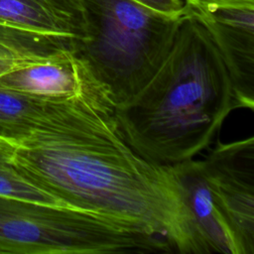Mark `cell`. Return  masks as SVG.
<instances>
[{
	"mask_svg": "<svg viewBox=\"0 0 254 254\" xmlns=\"http://www.w3.org/2000/svg\"><path fill=\"white\" fill-rule=\"evenodd\" d=\"M11 145L20 170L66 205L137 223L172 252L202 254L172 167L137 153L118 131L114 109L65 103Z\"/></svg>",
	"mask_w": 254,
	"mask_h": 254,
	"instance_id": "cell-1",
	"label": "cell"
},
{
	"mask_svg": "<svg viewBox=\"0 0 254 254\" xmlns=\"http://www.w3.org/2000/svg\"><path fill=\"white\" fill-rule=\"evenodd\" d=\"M241 108L233 77L209 33L184 13L163 64L134 96L115 107L114 118L137 153L171 166L200 154L226 117Z\"/></svg>",
	"mask_w": 254,
	"mask_h": 254,
	"instance_id": "cell-2",
	"label": "cell"
},
{
	"mask_svg": "<svg viewBox=\"0 0 254 254\" xmlns=\"http://www.w3.org/2000/svg\"><path fill=\"white\" fill-rule=\"evenodd\" d=\"M87 37L73 53L115 107L134 96L166 59L184 16H168L131 0H81Z\"/></svg>",
	"mask_w": 254,
	"mask_h": 254,
	"instance_id": "cell-3",
	"label": "cell"
},
{
	"mask_svg": "<svg viewBox=\"0 0 254 254\" xmlns=\"http://www.w3.org/2000/svg\"><path fill=\"white\" fill-rule=\"evenodd\" d=\"M119 243L120 226L107 215L0 195V253L110 254Z\"/></svg>",
	"mask_w": 254,
	"mask_h": 254,
	"instance_id": "cell-4",
	"label": "cell"
},
{
	"mask_svg": "<svg viewBox=\"0 0 254 254\" xmlns=\"http://www.w3.org/2000/svg\"><path fill=\"white\" fill-rule=\"evenodd\" d=\"M184 13L209 33L244 107H254V0H184Z\"/></svg>",
	"mask_w": 254,
	"mask_h": 254,
	"instance_id": "cell-5",
	"label": "cell"
},
{
	"mask_svg": "<svg viewBox=\"0 0 254 254\" xmlns=\"http://www.w3.org/2000/svg\"><path fill=\"white\" fill-rule=\"evenodd\" d=\"M214 196L245 254H254V138L217 143L201 160Z\"/></svg>",
	"mask_w": 254,
	"mask_h": 254,
	"instance_id": "cell-6",
	"label": "cell"
},
{
	"mask_svg": "<svg viewBox=\"0 0 254 254\" xmlns=\"http://www.w3.org/2000/svg\"><path fill=\"white\" fill-rule=\"evenodd\" d=\"M0 86L49 99L83 100L115 109L87 65L67 49L1 75Z\"/></svg>",
	"mask_w": 254,
	"mask_h": 254,
	"instance_id": "cell-7",
	"label": "cell"
},
{
	"mask_svg": "<svg viewBox=\"0 0 254 254\" xmlns=\"http://www.w3.org/2000/svg\"><path fill=\"white\" fill-rule=\"evenodd\" d=\"M171 167L202 254H245L233 226L214 196L201 160L190 159Z\"/></svg>",
	"mask_w": 254,
	"mask_h": 254,
	"instance_id": "cell-8",
	"label": "cell"
},
{
	"mask_svg": "<svg viewBox=\"0 0 254 254\" xmlns=\"http://www.w3.org/2000/svg\"><path fill=\"white\" fill-rule=\"evenodd\" d=\"M0 26L59 41L72 51L87 37L81 0H0Z\"/></svg>",
	"mask_w": 254,
	"mask_h": 254,
	"instance_id": "cell-9",
	"label": "cell"
},
{
	"mask_svg": "<svg viewBox=\"0 0 254 254\" xmlns=\"http://www.w3.org/2000/svg\"><path fill=\"white\" fill-rule=\"evenodd\" d=\"M70 101L76 100L49 99L0 86V140L13 145L21 142Z\"/></svg>",
	"mask_w": 254,
	"mask_h": 254,
	"instance_id": "cell-10",
	"label": "cell"
},
{
	"mask_svg": "<svg viewBox=\"0 0 254 254\" xmlns=\"http://www.w3.org/2000/svg\"><path fill=\"white\" fill-rule=\"evenodd\" d=\"M0 195L36 203L66 205L36 185L20 170L12 158V145L2 140H0Z\"/></svg>",
	"mask_w": 254,
	"mask_h": 254,
	"instance_id": "cell-11",
	"label": "cell"
},
{
	"mask_svg": "<svg viewBox=\"0 0 254 254\" xmlns=\"http://www.w3.org/2000/svg\"><path fill=\"white\" fill-rule=\"evenodd\" d=\"M145 8L168 16H181L184 14V1L182 0H131Z\"/></svg>",
	"mask_w": 254,
	"mask_h": 254,
	"instance_id": "cell-12",
	"label": "cell"
}]
</instances>
